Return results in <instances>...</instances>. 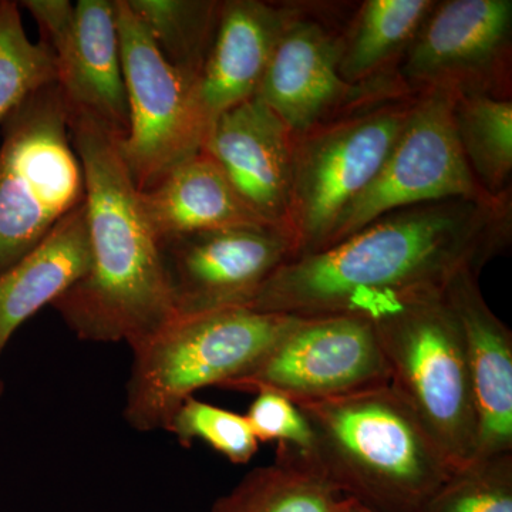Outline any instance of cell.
<instances>
[{
  "instance_id": "6da1fadb",
  "label": "cell",
  "mask_w": 512,
  "mask_h": 512,
  "mask_svg": "<svg viewBox=\"0 0 512 512\" xmlns=\"http://www.w3.org/2000/svg\"><path fill=\"white\" fill-rule=\"evenodd\" d=\"M511 241L512 192L400 208L286 262L248 308L295 318L365 316L387 303L440 295L463 272L481 274Z\"/></svg>"
},
{
  "instance_id": "7a4b0ae2",
  "label": "cell",
  "mask_w": 512,
  "mask_h": 512,
  "mask_svg": "<svg viewBox=\"0 0 512 512\" xmlns=\"http://www.w3.org/2000/svg\"><path fill=\"white\" fill-rule=\"evenodd\" d=\"M70 138L86 181L90 266L53 308L87 342L133 348L175 318L160 242L138 202L114 131L69 109Z\"/></svg>"
},
{
  "instance_id": "3957f363",
  "label": "cell",
  "mask_w": 512,
  "mask_h": 512,
  "mask_svg": "<svg viewBox=\"0 0 512 512\" xmlns=\"http://www.w3.org/2000/svg\"><path fill=\"white\" fill-rule=\"evenodd\" d=\"M296 406L311 426L309 456L366 510L421 512L454 471L389 383Z\"/></svg>"
},
{
  "instance_id": "277c9868",
  "label": "cell",
  "mask_w": 512,
  "mask_h": 512,
  "mask_svg": "<svg viewBox=\"0 0 512 512\" xmlns=\"http://www.w3.org/2000/svg\"><path fill=\"white\" fill-rule=\"evenodd\" d=\"M292 320L249 308L175 316L131 348L124 419L141 433L167 429L188 397L247 372Z\"/></svg>"
},
{
  "instance_id": "5b68a950",
  "label": "cell",
  "mask_w": 512,
  "mask_h": 512,
  "mask_svg": "<svg viewBox=\"0 0 512 512\" xmlns=\"http://www.w3.org/2000/svg\"><path fill=\"white\" fill-rule=\"evenodd\" d=\"M389 367V384L419 417L454 470L474 460L477 413L463 333L440 295L367 312Z\"/></svg>"
},
{
  "instance_id": "8992f818",
  "label": "cell",
  "mask_w": 512,
  "mask_h": 512,
  "mask_svg": "<svg viewBox=\"0 0 512 512\" xmlns=\"http://www.w3.org/2000/svg\"><path fill=\"white\" fill-rule=\"evenodd\" d=\"M86 200L60 84L26 97L2 123L0 272L32 251Z\"/></svg>"
},
{
  "instance_id": "52a82bcc",
  "label": "cell",
  "mask_w": 512,
  "mask_h": 512,
  "mask_svg": "<svg viewBox=\"0 0 512 512\" xmlns=\"http://www.w3.org/2000/svg\"><path fill=\"white\" fill-rule=\"evenodd\" d=\"M413 100L362 107L293 136L286 229L296 258L329 244L340 218L372 184L389 156Z\"/></svg>"
},
{
  "instance_id": "ba28073f",
  "label": "cell",
  "mask_w": 512,
  "mask_h": 512,
  "mask_svg": "<svg viewBox=\"0 0 512 512\" xmlns=\"http://www.w3.org/2000/svg\"><path fill=\"white\" fill-rule=\"evenodd\" d=\"M114 6L128 100L120 153L137 190L147 191L200 153L207 131L192 106V84L161 56L126 0Z\"/></svg>"
},
{
  "instance_id": "9c48e42d",
  "label": "cell",
  "mask_w": 512,
  "mask_h": 512,
  "mask_svg": "<svg viewBox=\"0 0 512 512\" xmlns=\"http://www.w3.org/2000/svg\"><path fill=\"white\" fill-rule=\"evenodd\" d=\"M406 96L512 99L511 0L436 2L394 74Z\"/></svg>"
},
{
  "instance_id": "30bf717a",
  "label": "cell",
  "mask_w": 512,
  "mask_h": 512,
  "mask_svg": "<svg viewBox=\"0 0 512 512\" xmlns=\"http://www.w3.org/2000/svg\"><path fill=\"white\" fill-rule=\"evenodd\" d=\"M453 104L454 96L443 92L414 96L389 156L372 184L340 218L326 248L400 208L450 198L495 200L468 167L454 127Z\"/></svg>"
},
{
  "instance_id": "8fae6325",
  "label": "cell",
  "mask_w": 512,
  "mask_h": 512,
  "mask_svg": "<svg viewBox=\"0 0 512 512\" xmlns=\"http://www.w3.org/2000/svg\"><path fill=\"white\" fill-rule=\"evenodd\" d=\"M375 326L357 315L295 318L251 369L222 389L282 394L295 404L319 402L389 383Z\"/></svg>"
},
{
  "instance_id": "7c38bea8",
  "label": "cell",
  "mask_w": 512,
  "mask_h": 512,
  "mask_svg": "<svg viewBox=\"0 0 512 512\" xmlns=\"http://www.w3.org/2000/svg\"><path fill=\"white\" fill-rule=\"evenodd\" d=\"M345 29L318 6L301 3L272 53L256 97L278 114L293 136L362 107L399 100L382 89L352 86L342 79Z\"/></svg>"
},
{
  "instance_id": "4fadbf2b",
  "label": "cell",
  "mask_w": 512,
  "mask_h": 512,
  "mask_svg": "<svg viewBox=\"0 0 512 512\" xmlns=\"http://www.w3.org/2000/svg\"><path fill=\"white\" fill-rule=\"evenodd\" d=\"M175 316L248 308L272 275L296 258L284 229L239 227L160 242Z\"/></svg>"
},
{
  "instance_id": "5bb4252c",
  "label": "cell",
  "mask_w": 512,
  "mask_h": 512,
  "mask_svg": "<svg viewBox=\"0 0 512 512\" xmlns=\"http://www.w3.org/2000/svg\"><path fill=\"white\" fill-rule=\"evenodd\" d=\"M201 151L256 218L288 232L293 134L274 110L256 96L232 107L208 128Z\"/></svg>"
},
{
  "instance_id": "9a60e30c",
  "label": "cell",
  "mask_w": 512,
  "mask_h": 512,
  "mask_svg": "<svg viewBox=\"0 0 512 512\" xmlns=\"http://www.w3.org/2000/svg\"><path fill=\"white\" fill-rule=\"evenodd\" d=\"M299 5L222 2L210 55L192 86V106L205 131L222 113L256 96L272 53Z\"/></svg>"
},
{
  "instance_id": "2e32d148",
  "label": "cell",
  "mask_w": 512,
  "mask_h": 512,
  "mask_svg": "<svg viewBox=\"0 0 512 512\" xmlns=\"http://www.w3.org/2000/svg\"><path fill=\"white\" fill-rule=\"evenodd\" d=\"M478 276H456L444 298L463 333L477 413L474 460H483L512 454V333L485 302Z\"/></svg>"
},
{
  "instance_id": "e0dca14e",
  "label": "cell",
  "mask_w": 512,
  "mask_h": 512,
  "mask_svg": "<svg viewBox=\"0 0 512 512\" xmlns=\"http://www.w3.org/2000/svg\"><path fill=\"white\" fill-rule=\"evenodd\" d=\"M67 107L82 110L124 140L128 100L116 6L110 0H79L69 55L57 72Z\"/></svg>"
},
{
  "instance_id": "ac0fdd59",
  "label": "cell",
  "mask_w": 512,
  "mask_h": 512,
  "mask_svg": "<svg viewBox=\"0 0 512 512\" xmlns=\"http://www.w3.org/2000/svg\"><path fill=\"white\" fill-rule=\"evenodd\" d=\"M86 204L57 222L47 237L0 272V355L16 330L53 305L89 271Z\"/></svg>"
},
{
  "instance_id": "d6986e66",
  "label": "cell",
  "mask_w": 512,
  "mask_h": 512,
  "mask_svg": "<svg viewBox=\"0 0 512 512\" xmlns=\"http://www.w3.org/2000/svg\"><path fill=\"white\" fill-rule=\"evenodd\" d=\"M138 202L158 242L214 229L269 227L204 151L178 164L150 190L138 191Z\"/></svg>"
},
{
  "instance_id": "ffe728a7",
  "label": "cell",
  "mask_w": 512,
  "mask_h": 512,
  "mask_svg": "<svg viewBox=\"0 0 512 512\" xmlns=\"http://www.w3.org/2000/svg\"><path fill=\"white\" fill-rule=\"evenodd\" d=\"M436 0H365L346 23L339 73L346 83L406 96L394 79Z\"/></svg>"
},
{
  "instance_id": "44dd1931",
  "label": "cell",
  "mask_w": 512,
  "mask_h": 512,
  "mask_svg": "<svg viewBox=\"0 0 512 512\" xmlns=\"http://www.w3.org/2000/svg\"><path fill=\"white\" fill-rule=\"evenodd\" d=\"M348 500L309 453L278 448L274 463L248 473L212 512H340Z\"/></svg>"
},
{
  "instance_id": "7402d4cb",
  "label": "cell",
  "mask_w": 512,
  "mask_h": 512,
  "mask_svg": "<svg viewBox=\"0 0 512 512\" xmlns=\"http://www.w3.org/2000/svg\"><path fill=\"white\" fill-rule=\"evenodd\" d=\"M158 52L194 86L210 55L220 0H126Z\"/></svg>"
},
{
  "instance_id": "603a6c76",
  "label": "cell",
  "mask_w": 512,
  "mask_h": 512,
  "mask_svg": "<svg viewBox=\"0 0 512 512\" xmlns=\"http://www.w3.org/2000/svg\"><path fill=\"white\" fill-rule=\"evenodd\" d=\"M453 120L471 173L490 197L510 194L512 99L467 94L454 97Z\"/></svg>"
},
{
  "instance_id": "cb8c5ba5",
  "label": "cell",
  "mask_w": 512,
  "mask_h": 512,
  "mask_svg": "<svg viewBox=\"0 0 512 512\" xmlns=\"http://www.w3.org/2000/svg\"><path fill=\"white\" fill-rule=\"evenodd\" d=\"M57 82L55 56L26 35L19 5L0 2V126L26 97Z\"/></svg>"
},
{
  "instance_id": "d4e9b609",
  "label": "cell",
  "mask_w": 512,
  "mask_h": 512,
  "mask_svg": "<svg viewBox=\"0 0 512 512\" xmlns=\"http://www.w3.org/2000/svg\"><path fill=\"white\" fill-rule=\"evenodd\" d=\"M421 512H512V454L457 468Z\"/></svg>"
},
{
  "instance_id": "484cf974",
  "label": "cell",
  "mask_w": 512,
  "mask_h": 512,
  "mask_svg": "<svg viewBox=\"0 0 512 512\" xmlns=\"http://www.w3.org/2000/svg\"><path fill=\"white\" fill-rule=\"evenodd\" d=\"M168 433L184 447L198 440L220 453L232 464H247L258 453L259 443L242 414L188 397L168 423Z\"/></svg>"
},
{
  "instance_id": "4316f807",
  "label": "cell",
  "mask_w": 512,
  "mask_h": 512,
  "mask_svg": "<svg viewBox=\"0 0 512 512\" xmlns=\"http://www.w3.org/2000/svg\"><path fill=\"white\" fill-rule=\"evenodd\" d=\"M248 413L249 427L258 443H276L278 448L309 453L312 448V430L301 409L282 394L261 390Z\"/></svg>"
},
{
  "instance_id": "83f0119b",
  "label": "cell",
  "mask_w": 512,
  "mask_h": 512,
  "mask_svg": "<svg viewBox=\"0 0 512 512\" xmlns=\"http://www.w3.org/2000/svg\"><path fill=\"white\" fill-rule=\"evenodd\" d=\"M22 5L36 20L42 35L40 42L55 56L59 72L73 45L76 6L69 0H25Z\"/></svg>"
},
{
  "instance_id": "f1b7e54d",
  "label": "cell",
  "mask_w": 512,
  "mask_h": 512,
  "mask_svg": "<svg viewBox=\"0 0 512 512\" xmlns=\"http://www.w3.org/2000/svg\"><path fill=\"white\" fill-rule=\"evenodd\" d=\"M340 512H360L359 504H357L355 500H352V498H349Z\"/></svg>"
},
{
  "instance_id": "f546056e",
  "label": "cell",
  "mask_w": 512,
  "mask_h": 512,
  "mask_svg": "<svg viewBox=\"0 0 512 512\" xmlns=\"http://www.w3.org/2000/svg\"><path fill=\"white\" fill-rule=\"evenodd\" d=\"M3 390H5V384H3V380L0 379V397H2Z\"/></svg>"
},
{
  "instance_id": "4dcf8cb0",
  "label": "cell",
  "mask_w": 512,
  "mask_h": 512,
  "mask_svg": "<svg viewBox=\"0 0 512 512\" xmlns=\"http://www.w3.org/2000/svg\"><path fill=\"white\" fill-rule=\"evenodd\" d=\"M359 508H360V512H372V511L366 510V508L362 507V505H359Z\"/></svg>"
}]
</instances>
